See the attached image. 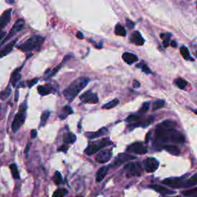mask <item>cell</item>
Listing matches in <instances>:
<instances>
[{"instance_id":"26","label":"cell","mask_w":197,"mask_h":197,"mask_svg":"<svg viewBox=\"0 0 197 197\" xmlns=\"http://www.w3.org/2000/svg\"><path fill=\"white\" fill-rule=\"evenodd\" d=\"M9 169H10L11 172H12V176H13L15 179H16V180H19L20 176H19V170H18L16 165L15 163L10 164L9 165Z\"/></svg>"},{"instance_id":"40","label":"cell","mask_w":197,"mask_h":197,"mask_svg":"<svg viewBox=\"0 0 197 197\" xmlns=\"http://www.w3.org/2000/svg\"><path fill=\"white\" fill-rule=\"evenodd\" d=\"M136 66L138 68H140V69H142V71H143V72H144L145 73H146V74H151L152 73L150 69L148 67L147 65H146V64L144 62H142L141 63L138 64V65H137Z\"/></svg>"},{"instance_id":"39","label":"cell","mask_w":197,"mask_h":197,"mask_svg":"<svg viewBox=\"0 0 197 197\" xmlns=\"http://www.w3.org/2000/svg\"><path fill=\"white\" fill-rule=\"evenodd\" d=\"M53 179V181H54V182L56 185H59V184H60L61 182H62V175H61V173L59 172H55Z\"/></svg>"},{"instance_id":"38","label":"cell","mask_w":197,"mask_h":197,"mask_svg":"<svg viewBox=\"0 0 197 197\" xmlns=\"http://www.w3.org/2000/svg\"><path fill=\"white\" fill-rule=\"evenodd\" d=\"M175 83L176 85L179 87V88L181 89H185V87L187 85V82L182 78L176 79V80H175Z\"/></svg>"},{"instance_id":"48","label":"cell","mask_w":197,"mask_h":197,"mask_svg":"<svg viewBox=\"0 0 197 197\" xmlns=\"http://www.w3.org/2000/svg\"><path fill=\"white\" fill-rule=\"evenodd\" d=\"M30 149V143H29V144L26 145V147H25V154L26 155V156H28L29 155Z\"/></svg>"},{"instance_id":"29","label":"cell","mask_w":197,"mask_h":197,"mask_svg":"<svg viewBox=\"0 0 197 197\" xmlns=\"http://www.w3.org/2000/svg\"><path fill=\"white\" fill-rule=\"evenodd\" d=\"M180 53L181 55H182V57L185 59H186V60H189V59L193 60V59H192V57H190V52H189L188 49H187L186 46H182V47L180 48Z\"/></svg>"},{"instance_id":"30","label":"cell","mask_w":197,"mask_h":197,"mask_svg":"<svg viewBox=\"0 0 197 197\" xmlns=\"http://www.w3.org/2000/svg\"><path fill=\"white\" fill-rule=\"evenodd\" d=\"M154 119H155L154 116H149L147 119H146L143 121H140V122H139V123H140V126L143 127V128H146V127H147L148 126H149L150 124L154 121Z\"/></svg>"},{"instance_id":"1","label":"cell","mask_w":197,"mask_h":197,"mask_svg":"<svg viewBox=\"0 0 197 197\" xmlns=\"http://www.w3.org/2000/svg\"><path fill=\"white\" fill-rule=\"evenodd\" d=\"M156 146L160 149L161 143H173L182 144L185 142V137L175 129H166L158 125L156 128Z\"/></svg>"},{"instance_id":"23","label":"cell","mask_w":197,"mask_h":197,"mask_svg":"<svg viewBox=\"0 0 197 197\" xmlns=\"http://www.w3.org/2000/svg\"><path fill=\"white\" fill-rule=\"evenodd\" d=\"M164 149L165 150L168 152L170 154L173 155V156H179L180 154V150L177 146H172V145H166V146H161V149Z\"/></svg>"},{"instance_id":"20","label":"cell","mask_w":197,"mask_h":197,"mask_svg":"<svg viewBox=\"0 0 197 197\" xmlns=\"http://www.w3.org/2000/svg\"><path fill=\"white\" fill-rule=\"evenodd\" d=\"M108 129L107 128H102L100 129L98 131L95 132H90V133H87L85 134V135L89 137L90 140H94V139H97L98 137L103 136V135H106V134H108Z\"/></svg>"},{"instance_id":"25","label":"cell","mask_w":197,"mask_h":197,"mask_svg":"<svg viewBox=\"0 0 197 197\" xmlns=\"http://www.w3.org/2000/svg\"><path fill=\"white\" fill-rule=\"evenodd\" d=\"M159 125L166 129H175L176 127V122L172 120H165Z\"/></svg>"},{"instance_id":"5","label":"cell","mask_w":197,"mask_h":197,"mask_svg":"<svg viewBox=\"0 0 197 197\" xmlns=\"http://www.w3.org/2000/svg\"><path fill=\"white\" fill-rule=\"evenodd\" d=\"M112 144V143L109 140V139H103V140H99V141L89 143L88 147L85 149V153H86L87 155H89V156H91V155L95 154V153H97L98 151H99V150L102 149L103 148L106 147V146H110V145Z\"/></svg>"},{"instance_id":"49","label":"cell","mask_w":197,"mask_h":197,"mask_svg":"<svg viewBox=\"0 0 197 197\" xmlns=\"http://www.w3.org/2000/svg\"><path fill=\"white\" fill-rule=\"evenodd\" d=\"M76 36H77V38L80 39H82L84 38L83 35H82V33H81V32H78V33H77Z\"/></svg>"},{"instance_id":"35","label":"cell","mask_w":197,"mask_h":197,"mask_svg":"<svg viewBox=\"0 0 197 197\" xmlns=\"http://www.w3.org/2000/svg\"><path fill=\"white\" fill-rule=\"evenodd\" d=\"M126 121L127 122H133V123H135V122H139L141 121V116L140 115H130L126 118Z\"/></svg>"},{"instance_id":"47","label":"cell","mask_w":197,"mask_h":197,"mask_svg":"<svg viewBox=\"0 0 197 197\" xmlns=\"http://www.w3.org/2000/svg\"><path fill=\"white\" fill-rule=\"evenodd\" d=\"M37 134H38V132H37V130H33L31 131V137L33 139H35V137L37 136Z\"/></svg>"},{"instance_id":"3","label":"cell","mask_w":197,"mask_h":197,"mask_svg":"<svg viewBox=\"0 0 197 197\" xmlns=\"http://www.w3.org/2000/svg\"><path fill=\"white\" fill-rule=\"evenodd\" d=\"M44 42V38L39 35H33L26 40L25 43L19 45L18 49L22 52H30L35 49H39Z\"/></svg>"},{"instance_id":"27","label":"cell","mask_w":197,"mask_h":197,"mask_svg":"<svg viewBox=\"0 0 197 197\" xmlns=\"http://www.w3.org/2000/svg\"><path fill=\"white\" fill-rule=\"evenodd\" d=\"M115 33L117 35H120V36H126V30L120 24H117L115 28Z\"/></svg>"},{"instance_id":"22","label":"cell","mask_w":197,"mask_h":197,"mask_svg":"<svg viewBox=\"0 0 197 197\" xmlns=\"http://www.w3.org/2000/svg\"><path fill=\"white\" fill-rule=\"evenodd\" d=\"M109 166H105L101 167L100 169H98L97 171V173H96V182H100L101 181L103 180V179L105 178V176L107 174L108 170H109Z\"/></svg>"},{"instance_id":"44","label":"cell","mask_w":197,"mask_h":197,"mask_svg":"<svg viewBox=\"0 0 197 197\" xmlns=\"http://www.w3.org/2000/svg\"><path fill=\"white\" fill-rule=\"evenodd\" d=\"M126 23L127 26H128L129 28H130V29H132L134 26H135V23L128 19H126Z\"/></svg>"},{"instance_id":"33","label":"cell","mask_w":197,"mask_h":197,"mask_svg":"<svg viewBox=\"0 0 197 197\" xmlns=\"http://www.w3.org/2000/svg\"><path fill=\"white\" fill-rule=\"evenodd\" d=\"M68 194V191L66 189H58L53 193V197H64Z\"/></svg>"},{"instance_id":"8","label":"cell","mask_w":197,"mask_h":197,"mask_svg":"<svg viewBox=\"0 0 197 197\" xmlns=\"http://www.w3.org/2000/svg\"><path fill=\"white\" fill-rule=\"evenodd\" d=\"M126 151L130 153H137V154L145 155L147 153V147L141 142H135L127 147Z\"/></svg>"},{"instance_id":"46","label":"cell","mask_w":197,"mask_h":197,"mask_svg":"<svg viewBox=\"0 0 197 197\" xmlns=\"http://www.w3.org/2000/svg\"><path fill=\"white\" fill-rule=\"evenodd\" d=\"M68 149H69V146H68L67 145H63V146H61V147L59 148L58 150H59V151H62V152H64V153H66Z\"/></svg>"},{"instance_id":"34","label":"cell","mask_w":197,"mask_h":197,"mask_svg":"<svg viewBox=\"0 0 197 197\" xmlns=\"http://www.w3.org/2000/svg\"><path fill=\"white\" fill-rule=\"evenodd\" d=\"M165 106V101L163 99H159L156 100V102H154L153 105V110L156 111L158 110V109H161Z\"/></svg>"},{"instance_id":"42","label":"cell","mask_w":197,"mask_h":197,"mask_svg":"<svg viewBox=\"0 0 197 197\" xmlns=\"http://www.w3.org/2000/svg\"><path fill=\"white\" fill-rule=\"evenodd\" d=\"M196 192H197L196 187H194V188L192 189V190H186V191H184L182 193H183L184 196H193V195H196Z\"/></svg>"},{"instance_id":"18","label":"cell","mask_w":197,"mask_h":197,"mask_svg":"<svg viewBox=\"0 0 197 197\" xmlns=\"http://www.w3.org/2000/svg\"><path fill=\"white\" fill-rule=\"evenodd\" d=\"M130 42L133 44L137 45V46H143L145 43V40L140 32L135 31L132 33L131 36H130Z\"/></svg>"},{"instance_id":"31","label":"cell","mask_w":197,"mask_h":197,"mask_svg":"<svg viewBox=\"0 0 197 197\" xmlns=\"http://www.w3.org/2000/svg\"><path fill=\"white\" fill-rule=\"evenodd\" d=\"M11 93H12V89H11L10 85H8L6 87V89L2 92H0V98L1 99H6L9 96H10Z\"/></svg>"},{"instance_id":"53","label":"cell","mask_w":197,"mask_h":197,"mask_svg":"<svg viewBox=\"0 0 197 197\" xmlns=\"http://www.w3.org/2000/svg\"><path fill=\"white\" fill-rule=\"evenodd\" d=\"M175 197H180V196H175Z\"/></svg>"},{"instance_id":"14","label":"cell","mask_w":197,"mask_h":197,"mask_svg":"<svg viewBox=\"0 0 197 197\" xmlns=\"http://www.w3.org/2000/svg\"><path fill=\"white\" fill-rule=\"evenodd\" d=\"M135 159V156H130V155L126 154V153H120V154H119V156L116 158L115 161H114V163H112V166H109V167L112 166H119V165L122 164V163L126 162L127 160H130V159Z\"/></svg>"},{"instance_id":"2","label":"cell","mask_w":197,"mask_h":197,"mask_svg":"<svg viewBox=\"0 0 197 197\" xmlns=\"http://www.w3.org/2000/svg\"><path fill=\"white\" fill-rule=\"evenodd\" d=\"M89 82V79L86 77H80L76 80L64 90V97L69 102L72 101L76 97V96H78L80 91L86 86Z\"/></svg>"},{"instance_id":"21","label":"cell","mask_w":197,"mask_h":197,"mask_svg":"<svg viewBox=\"0 0 197 197\" xmlns=\"http://www.w3.org/2000/svg\"><path fill=\"white\" fill-rule=\"evenodd\" d=\"M22 69V67H19V68H18V69H15V70L13 71V72L12 73V75H11L10 83L12 84V86L15 87L16 85V84L18 83V82L20 80V79H21L20 72H21V69Z\"/></svg>"},{"instance_id":"50","label":"cell","mask_w":197,"mask_h":197,"mask_svg":"<svg viewBox=\"0 0 197 197\" xmlns=\"http://www.w3.org/2000/svg\"><path fill=\"white\" fill-rule=\"evenodd\" d=\"M6 35V33L3 31H0V41H1L2 39H4V36Z\"/></svg>"},{"instance_id":"13","label":"cell","mask_w":197,"mask_h":197,"mask_svg":"<svg viewBox=\"0 0 197 197\" xmlns=\"http://www.w3.org/2000/svg\"><path fill=\"white\" fill-rule=\"evenodd\" d=\"M11 16H12L11 9L6 10L0 16V31H2V29L5 28L9 23L11 20Z\"/></svg>"},{"instance_id":"54","label":"cell","mask_w":197,"mask_h":197,"mask_svg":"<svg viewBox=\"0 0 197 197\" xmlns=\"http://www.w3.org/2000/svg\"><path fill=\"white\" fill-rule=\"evenodd\" d=\"M78 197H80V196H78Z\"/></svg>"},{"instance_id":"11","label":"cell","mask_w":197,"mask_h":197,"mask_svg":"<svg viewBox=\"0 0 197 197\" xmlns=\"http://www.w3.org/2000/svg\"><path fill=\"white\" fill-rule=\"evenodd\" d=\"M112 150L111 149H105L103 151H100L99 153L96 155V160L99 163H105L108 161L110 160L112 157Z\"/></svg>"},{"instance_id":"41","label":"cell","mask_w":197,"mask_h":197,"mask_svg":"<svg viewBox=\"0 0 197 197\" xmlns=\"http://www.w3.org/2000/svg\"><path fill=\"white\" fill-rule=\"evenodd\" d=\"M149 102H146V103H143V106H142V107L140 108V109L139 110L138 113L140 114V115L146 113V112L149 110Z\"/></svg>"},{"instance_id":"37","label":"cell","mask_w":197,"mask_h":197,"mask_svg":"<svg viewBox=\"0 0 197 197\" xmlns=\"http://www.w3.org/2000/svg\"><path fill=\"white\" fill-rule=\"evenodd\" d=\"M161 38L163 39L164 47H168L169 45V39H170L171 34L170 33H163L160 35Z\"/></svg>"},{"instance_id":"52","label":"cell","mask_w":197,"mask_h":197,"mask_svg":"<svg viewBox=\"0 0 197 197\" xmlns=\"http://www.w3.org/2000/svg\"><path fill=\"white\" fill-rule=\"evenodd\" d=\"M18 98H19V91H18V90H16V96H15V100H16V101H17Z\"/></svg>"},{"instance_id":"16","label":"cell","mask_w":197,"mask_h":197,"mask_svg":"<svg viewBox=\"0 0 197 197\" xmlns=\"http://www.w3.org/2000/svg\"><path fill=\"white\" fill-rule=\"evenodd\" d=\"M18 39H13L12 41L9 42L6 46H5L3 49H2L1 51H0V58H2L4 56H6L7 55H9V53L12 52V50L13 49V48L15 47L16 44L17 43Z\"/></svg>"},{"instance_id":"9","label":"cell","mask_w":197,"mask_h":197,"mask_svg":"<svg viewBox=\"0 0 197 197\" xmlns=\"http://www.w3.org/2000/svg\"><path fill=\"white\" fill-rule=\"evenodd\" d=\"M80 100L84 103L96 104L98 102V97L96 93H93L91 90H88L80 96Z\"/></svg>"},{"instance_id":"19","label":"cell","mask_w":197,"mask_h":197,"mask_svg":"<svg viewBox=\"0 0 197 197\" xmlns=\"http://www.w3.org/2000/svg\"><path fill=\"white\" fill-rule=\"evenodd\" d=\"M122 57L124 62L126 63L129 64V65H132V64L135 63V62H136L138 61V57L135 54H132V53H123Z\"/></svg>"},{"instance_id":"32","label":"cell","mask_w":197,"mask_h":197,"mask_svg":"<svg viewBox=\"0 0 197 197\" xmlns=\"http://www.w3.org/2000/svg\"><path fill=\"white\" fill-rule=\"evenodd\" d=\"M119 103V99H117V98H115V99L112 100L111 102H109V103H106V104L103 105V109H112V108H114L115 106H117L118 104Z\"/></svg>"},{"instance_id":"4","label":"cell","mask_w":197,"mask_h":197,"mask_svg":"<svg viewBox=\"0 0 197 197\" xmlns=\"http://www.w3.org/2000/svg\"><path fill=\"white\" fill-rule=\"evenodd\" d=\"M25 111H26V103H24L20 106L19 112L16 115L14 120L12 121L11 128L13 132H16L22 127L25 120Z\"/></svg>"},{"instance_id":"28","label":"cell","mask_w":197,"mask_h":197,"mask_svg":"<svg viewBox=\"0 0 197 197\" xmlns=\"http://www.w3.org/2000/svg\"><path fill=\"white\" fill-rule=\"evenodd\" d=\"M72 113H73V111H72V108H71L70 106H66L63 108V109H62V113L61 114V115H59V118L62 119H66V116L71 115V114Z\"/></svg>"},{"instance_id":"15","label":"cell","mask_w":197,"mask_h":197,"mask_svg":"<svg viewBox=\"0 0 197 197\" xmlns=\"http://www.w3.org/2000/svg\"><path fill=\"white\" fill-rule=\"evenodd\" d=\"M149 187L150 189H153L155 191H156L157 193H160V194L162 195H172L176 193V192L168 190L167 188L163 186L156 185V184H152V185L149 186Z\"/></svg>"},{"instance_id":"6","label":"cell","mask_w":197,"mask_h":197,"mask_svg":"<svg viewBox=\"0 0 197 197\" xmlns=\"http://www.w3.org/2000/svg\"><path fill=\"white\" fill-rule=\"evenodd\" d=\"M124 169L126 171V175L128 178L134 176H140L143 173V167L140 163L131 162L125 166Z\"/></svg>"},{"instance_id":"43","label":"cell","mask_w":197,"mask_h":197,"mask_svg":"<svg viewBox=\"0 0 197 197\" xmlns=\"http://www.w3.org/2000/svg\"><path fill=\"white\" fill-rule=\"evenodd\" d=\"M39 81V79H33V80H32L31 81H29L28 82V86L29 88H31V87H33L35 84H36L37 82H38Z\"/></svg>"},{"instance_id":"45","label":"cell","mask_w":197,"mask_h":197,"mask_svg":"<svg viewBox=\"0 0 197 197\" xmlns=\"http://www.w3.org/2000/svg\"><path fill=\"white\" fill-rule=\"evenodd\" d=\"M132 86L135 89H138L140 87V82L138 81V80H134L133 82H132Z\"/></svg>"},{"instance_id":"17","label":"cell","mask_w":197,"mask_h":197,"mask_svg":"<svg viewBox=\"0 0 197 197\" xmlns=\"http://www.w3.org/2000/svg\"><path fill=\"white\" fill-rule=\"evenodd\" d=\"M37 90H38V93L41 96H46V95L53 93L56 91L54 87L52 85H50V84H47V85H39L38 88H37Z\"/></svg>"},{"instance_id":"36","label":"cell","mask_w":197,"mask_h":197,"mask_svg":"<svg viewBox=\"0 0 197 197\" xmlns=\"http://www.w3.org/2000/svg\"><path fill=\"white\" fill-rule=\"evenodd\" d=\"M49 115H50V112L49 111L46 110V111H44V112L42 113V116H41V122H40V126H44L45 124H46V121H47L48 118L49 117Z\"/></svg>"},{"instance_id":"24","label":"cell","mask_w":197,"mask_h":197,"mask_svg":"<svg viewBox=\"0 0 197 197\" xmlns=\"http://www.w3.org/2000/svg\"><path fill=\"white\" fill-rule=\"evenodd\" d=\"M76 140V136L75 134L72 132H67V133L64 134L63 135V142L65 143H69V144H72V143H75Z\"/></svg>"},{"instance_id":"10","label":"cell","mask_w":197,"mask_h":197,"mask_svg":"<svg viewBox=\"0 0 197 197\" xmlns=\"http://www.w3.org/2000/svg\"><path fill=\"white\" fill-rule=\"evenodd\" d=\"M159 164L157 159L153 157H149L144 161L145 169L149 173L154 172L159 167Z\"/></svg>"},{"instance_id":"51","label":"cell","mask_w":197,"mask_h":197,"mask_svg":"<svg viewBox=\"0 0 197 197\" xmlns=\"http://www.w3.org/2000/svg\"><path fill=\"white\" fill-rule=\"evenodd\" d=\"M171 46H172V47H177V43H176L175 41H172V43H171Z\"/></svg>"},{"instance_id":"7","label":"cell","mask_w":197,"mask_h":197,"mask_svg":"<svg viewBox=\"0 0 197 197\" xmlns=\"http://www.w3.org/2000/svg\"><path fill=\"white\" fill-rule=\"evenodd\" d=\"M24 25H25V22H24L23 19H18L16 22L14 23V25H12V29H11L9 34H7V35H6V37L3 39L2 41L1 42L0 46H2V44H5L6 42L9 41V39H11L13 36H15L18 33H19V32L24 28Z\"/></svg>"},{"instance_id":"12","label":"cell","mask_w":197,"mask_h":197,"mask_svg":"<svg viewBox=\"0 0 197 197\" xmlns=\"http://www.w3.org/2000/svg\"><path fill=\"white\" fill-rule=\"evenodd\" d=\"M162 183L167 185L172 188H183L184 181L182 178H169L162 181Z\"/></svg>"}]
</instances>
